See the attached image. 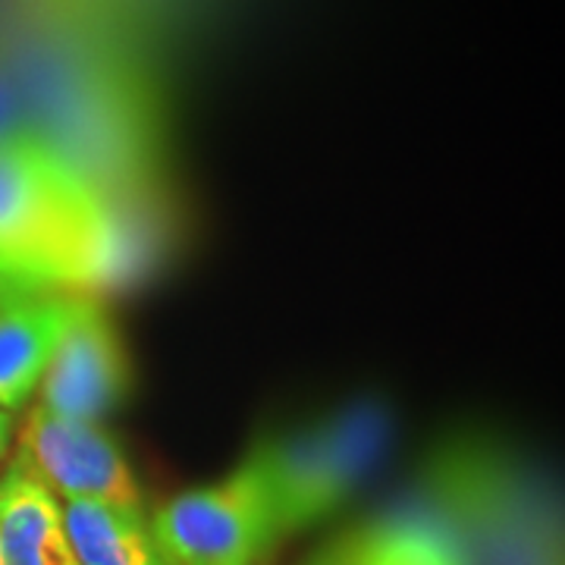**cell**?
Masks as SVG:
<instances>
[{
    "mask_svg": "<svg viewBox=\"0 0 565 565\" xmlns=\"http://www.w3.org/2000/svg\"><path fill=\"white\" fill-rule=\"evenodd\" d=\"M129 355L114 318L95 299L73 296L70 318L39 384V405L70 422L102 424L129 393Z\"/></svg>",
    "mask_w": 565,
    "mask_h": 565,
    "instance_id": "cell-6",
    "label": "cell"
},
{
    "mask_svg": "<svg viewBox=\"0 0 565 565\" xmlns=\"http://www.w3.org/2000/svg\"><path fill=\"white\" fill-rule=\"evenodd\" d=\"M0 565H79L63 531L61 500L20 456L0 475Z\"/></svg>",
    "mask_w": 565,
    "mask_h": 565,
    "instance_id": "cell-7",
    "label": "cell"
},
{
    "mask_svg": "<svg viewBox=\"0 0 565 565\" xmlns=\"http://www.w3.org/2000/svg\"><path fill=\"white\" fill-rule=\"evenodd\" d=\"M22 462L57 500H102L145 509L139 478L114 434L92 422L57 418L35 405L20 427Z\"/></svg>",
    "mask_w": 565,
    "mask_h": 565,
    "instance_id": "cell-5",
    "label": "cell"
},
{
    "mask_svg": "<svg viewBox=\"0 0 565 565\" xmlns=\"http://www.w3.org/2000/svg\"><path fill=\"white\" fill-rule=\"evenodd\" d=\"M73 296L39 292L0 311V408L20 412L57 349Z\"/></svg>",
    "mask_w": 565,
    "mask_h": 565,
    "instance_id": "cell-8",
    "label": "cell"
},
{
    "mask_svg": "<svg viewBox=\"0 0 565 565\" xmlns=\"http://www.w3.org/2000/svg\"><path fill=\"white\" fill-rule=\"evenodd\" d=\"M29 132H32V126L25 117V102H22L20 88H17L13 76L0 66V141L20 139Z\"/></svg>",
    "mask_w": 565,
    "mask_h": 565,
    "instance_id": "cell-11",
    "label": "cell"
},
{
    "mask_svg": "<svg viewBox=\"0 0 565 565\" xmlns=\"http://www.w3.org/2000/svg\"><path fill=\"white\" fill-rule=\"evenodd\" d=\"M163 565H264L282 544L248 456L221 481L182 490L148 515Z\"/></svg>",
    "mask_w": 565,
    "mask_h": 565,
    "instance_id": "cell-4",
    "label": "cell"
},
{
    "mask_svg": "<svg viewBox=\"0 0 565 565\" xmlns=\"http://www.w3.org/2000/svg\"><path fill=\"white\" fill-rule=\"evenodd\" d=\"M61 515L79 565H163L148 525V509L63 500Z\"/></svg>",
    "mask_w": 565,
    "mask_h": 565,
    "instance_id": "cell-9",
    "label": "cell"
},
{
    "mask_svg": "<svg viewBox=\"0 0 565 565\" xmlns=\"http://www.w3.org/2000/svg\"><path fill=\"white\" fill-rule=\"evenodd\" d=\"M305 565H393L384 546L377 544L374 531L364 525H355L333 537L330 544L321 546Z\"/></svg>",
    "mask_w": 565,
    "mask_h": 565,
    "instance_id": "cell-10",
    "label": "cell"
},
{
    "mask_svg": "<svg viewBox=\"0 0 565 565\" xmlns=\"http://www.w3.org/2000/svg\"><path fill=\"white\" fill-rule=\"evenodd\" d=\"M39 292H47L44 286H35V282H25L20 277H10L0 270V311H7L10 305L22 302L29 296H39Z\"/></svg>",
    "mask_w": 565,
    "mask_h": 565,
    "instance_id": "cell-12",
    "label": "cell"
},
{
    "mask_svg": "<svg viewBox=\"0 0 565 565\" xmlns=\"http://www.w3.org/2000/svg\"><path fill=\"white\" fill-rule=\"evenodd\" d=\"M117 258L120 233L102 185L39 132L0 141V270L44 289L92 286Z\"/></svg>",
    "mask_w": 565,
    "mask_h": 565,
    "instance_id": "cell-1",
    "label": "cell"
},
{
    "mask_svg": "<svg viewBox=\"0 0 565 565\" xmlns=\"http://www.w3.org/2000/svg\"><path fill=\"white\" fill-rule=\"evenodd\" d=\"M430 462L444 481L462 565H563V505L553 481L512 449L456 437Z\"/></svg>",
    "mask_w": 565,
    "mask_h": 565,
    "instance_id": "cell-2",
    "label": "cell"
},
{
    "mask_svg": "<svg viewBox=\"0 0 565 565\" xmlns=\"http://www.w3.org/2000/svg\"><path fill=\"white\" fill-rule=\"evenodd\" d=\"M396 415L381 396H359L302 424L255 440L245 452L258 468L282 544L330 522L384 462Z\"/></svg>",
    "mask_w": 565,
    "mask_h": 565,
    "instance_id": "cell-3",
    "label": "cell"
},
{
    "mask_svg": "<svg viewBox=\"0 0 565 565\" xmlns=\"http://www.w3.org/2000/svg\"><path fill=\"white\" fill-rule=\"evenodd\" d=\"M13 430H17L13 412H3V408H0V459H3V456H7V449H10Z\"/></svg>",
    "mask_w": 565,
    "mask_h": 565,
    "instance_id": "cell-13",
    "label": "cell"
}]
</instances>
